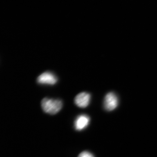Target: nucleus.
Masks as SVG:
<instances>
[{
  "label": "nucleus",
  "instance_id": "obj_6",
  "mask_svg": "<svg viewBox=\"0 0 157 157\" xmlns=\"http://www.w3.org/2000/svg\"><path fill=\"white\" fill-rule=\"evenodd\" d=\"M78 157H94V156L90 152L84 151L78 155Z\"/></svg>",
  "mask_w": 157,
  "mask_h": 157
},
{
  "label": "nucleus",
  "instance_id": "obj_4",
  "mask_svg": "<svg viewBox=\"0 0 157 157\" xmlns=\"http://www.w3.org/2000/svg\"><path fill=\"white\" fill-rule=\"evenodd\" d=\"M91 95L86 92L79 93L76 95L74 99V102L77 107L80 108H86L89 105L90 101Z\"/></svg>",
  "mask_w": 157,
  "mask_h": 157
},
{
  "label": "nucleus",
  "instance_id": "obj_3",
  "mask_svg": "<svg viewBox=\"0 0 157 157\" xmlns=\"http://www.w3.org/2000/svg\"><path fill=\"white\" fill-rule=\"evenodd\" d=\"M58 81L57 78L53 73L49 72H46L42 73L38 77L37 82L40 84H55Z\"/></svg>",
  "mask_w": 157,
  "mask_h": 157
},
{
  "label": "nucleus",
  "instance_id": "obj_1",
  "mask_svg": "<svg viewBox=\"0 0 157 157\" xmlns=\"http://www.w3.org/2000/svg\"><path fill=\"white\" fill-rule=\"evenodd\" d=\"M41 107L46 113L54 115L56 114L63 107L62 101L59 99L45 98L41 101Z\"/></svg>",
  "mask_w": 157,
  "mask_h": 157
},
{
  "label": "nucleus",
  "instance_id": "obj_2",
  "mask_svg": "<svg viewBox=\"0 0 157 157\" xmlns=\"http://www.w3.org/2000/svg\"><path fill=\"white\" fill-rule=\"evenodd\" d=\"M118 105V99L117 96L113 93L110 92L105 96L104 101V107L107 111L113 110Z\"/></svg>",
  "mask_w": 157,
  "mask_h": 157
},
{
  "label": "nucleus",
  "instance_id": "obj_5",
  "mask_svg": "<svg viewBox=\"0 0 157 157\" xmlns=\"http://www.w3.org/2000/svg\"><path fill=\"white\" fill-rule=\"evenodd\" d=\"M90 122V118L85 114L78 116L74 121V128L76 131H81L88 126Z\"/></svg>",
  "mask_w": 157,
  "mask_h": 157
}]
</instances>
